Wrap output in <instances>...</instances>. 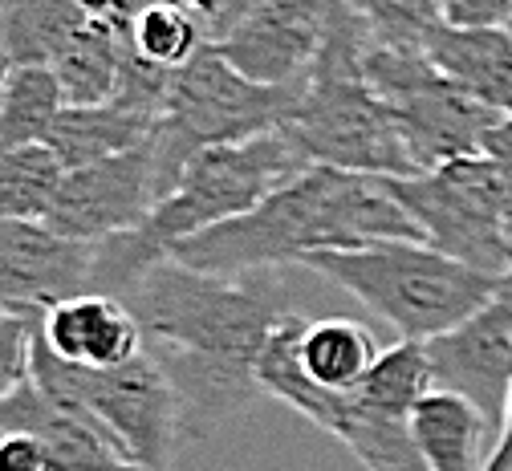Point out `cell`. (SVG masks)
<instances>
[{"instance_id":"6da1fadb","label":"cell","mask_w":512,"mask_h":471,"mask_svg":"<svg viewBox=\"0 0 512 471\" xmlns=\"http://www.w3.org/2000/svg\"><path fill=\"white\" fill-rule=\"evenodd\" d=\"M126 305L143 325V350L179 390L183 435H212L256 398V362L289 313L265 285L200 273L175 256L155 260Z\"/></svg>"},{"instance_id":"7a4b0ae2","label":"cell","mask_w":512,"mask_h":471,"mask_svg":"<svg viewBox=\"0 0 512 471\" xmlns=\"http://www.w3.org/2000/svg\"><path fill=\"white\" fill-rule=\"evenodd\" d=\"M374 240H423V232L382 179L313 163L265 204L183 240L171 256L200 273L252 277L326 248H362Z\"/></svg>"},{"instance_id":"3957f363","label":"cell","mask_w":512,"mask_h":471,"mask_svg":"<svg viewBox=\"0 0 512 471\" xmlns=\"http://www.w3.org/2000/svg\"><path fill=\"white\" fill-rule=\"evenodd\" d=\"M305 167L313 163L301 155L285 126L244 143H216L204 147L200 155H191L179 183L143 228L98 240L102 293L126 301V293L135 289V281L155 260L171 256L183 240L220 228L252 212L256 204H265L277 187L293 183Z\"/></svg>"},{"instance_id":"277c9868","label":"cell","mask_w":512,"mask_h":471,"mask_svg":"<svg viewBox=\"0 0 512 471\" xmlns=\"http://www.w3.org/2000/svg\"><path fill=\"white\" fill-rule=\"evenodd\" d=\"M330 33L301 98L285 122L293 143L309 163L358 171L374 179H411L423 175L391 106L374 94L362 74L366 29L350 0H326Z\"/></svg>"},{"instance_id":"5b68a950","label":"cell","mask_w":512,"mask_h":471,"mask_svg":"<svg viewBox=\"0 0 512 471\" xmlns=\"http://www.w3.org/2000/svg\"><path fill=\"white\" fill-rule=\"evenodd\" d=\"M317 277L346 289L399 342H435L468 321L496 289V277L431 248L427 240H374L362 248H326L301 260Z\"/></svg>"},{"instance_id":"8992f818","label":"cell","mask_w":512,"mask_h":471,"mask_svg":"<svg viewBox=\"0 0 512 471\" xmlns=\"http://www.w3.org/2000/svg\"><path fill=\"white\" fill-rule=\"evenodd\" d=\"M33 382L66 407H78L94 423H102L118 447L143 463L147 471H167L175 443L183 439V402L175 382L163 374V366L143 350L139 358L110 366V370H86L61 362L45 338L41 317L33 333Z\"/></svg>"},{"instance_id":"52a82bcc","label":"cell","mask_w":512,"mask_h":471,"mask_svg":"<svg viewBox=\"0 0 512 471\" xmlns=\"http://www.w3.org/2000/svg\"><path fill=\"white\" fill-rule=\"evenodd\" d=\"M297 98H301V86L252 82L208 45L196 61H187L183 70H175L167 118L155 130L167 187L179 183L191 155H200L204 147L244 143V139H256V134L281 130L289 122Z\"/></svg>"},{"instance_id":"ba28073f","label":"cell","mask_w":512,"mask_h":471,"mask_svg":"<svg viewBox=\"0 0 512 471\" xmlns=\"http://www.w3.org/2000/svg\"><path fill=\"white\" fill-rule=\"evenodd\" d=\"M423 240L488 277L512 273V187L488 155H468L411 179H382Z\"/></svg>"},{"instance_id":"9c48e42d","label":"cell","mask_w":512,"mask_h":471,"mask_svg":"<svg viewBox=\"0 0 512 471\" xmlns=\"http://www.w3.org/2000/svg\"><path fill=\"white\" fill-rule=\"evenodd\" d=\"M362 74L374 86V94L391 106L419 171L484 155L488 130L504 118L500 110L460 90L427 57V49L370 45L362 49Z\"/></svg>"},{"instance_id":"30bf717a","label":"cell","mask_w":512,"mask_h":471,"mask_svg":"<svg viewBox=\"0 0 512 471\" xmlns=\"http://www.w3.org/2000/svg\"><path fill=\"white\" fill-rule=\"evenodd\" d=\"M167 175L155 134L126 155L78 167L61 183L45 224L70 240H106L143 228L167 199Z\"/></svg>"},{"instance_id":"8fae6325","label":"cell","mask_w":512,"mask_h":471,"mask_svg":"<svg viewBox=\"0 0 512 471\" xmlns=\"http://www.w3.org/2000/svg\"><path fill=\"white\" fill-rule=\"evenodd\" d=\"M78 293H102L98 240H70L45 220H0V313H45Z\"/></svg>"},{"instance_id":"7c38bea8","label":"cell","mask_w":512,"mask_h":471,"mask_svg":"<svg viewBox=\"0 0 512 471\" xmlns=\"http://www.w3.org/2000/svg\"><path fill=\"white\" fill-rule=\"evenodd\" d=\"M330 33L326 0H261L212 45L228 65L265 86H305Z\"/></svg>"},{"instance_id":"4fadbf2b","label":"cell","mask_w":512,"mask_h":471,"mask_svg":"<svg viewBox=\"0 0 512 471\" xmlns=\"http://www.w3.org/2000/svg\"><path fill=\"white\" fill-rule=\"evenodd\" d=\"M435 386L472 398L480 415L500 431L512 394V273L496 277L492 297L452 333L427 342Z\"/></svg>"},{"instance_id":"5bb4252c","label":"cell","mask_w":512,"mask_h":471,"mask_svg":"<svg viewBox=\"0 0 512 471\" xmlns=\"http://www.w3.org/2000/svg\"><path fill=\"white\" fill-rule=\"evenodd\" d=\"M0 431H29L49 447L53 471H147L78 407L49 398L33 378L0 407Z\"/></svg>"},{"instance_id":"9a60e30c","label":"cell","mask_w":512,"mask_h":471,"mask_svg":"<svg viewBox=\"0 0 512 471\" xmlns=\"http://www.w3.org/2000/svg\"><path fill=\"white\" fill-rule=\"evenodd\" d=\"M45 346L70 366L110 370L143 354V325L135 309L110 293H78L41 313Z\"/></svg>"},{"instance_id":"2e32d148","label":"cell","mask_w":512,"mask_h":471,"mask_svg":"<svg viewBox=\"0 0 512 471\" xmlns=\"http://www.w3.org/2000/svg\"><path fill=\"white\" fill-rule=\"evenodd\" d=\"M427 57L468 90L476 102L512 114V33L508 29H452L435 25L427 37Z\"/></svg>"},{"instance_id":"e0dca14e","label":"cell","mask_w":512,"mask_h":471,"mask_svg":"<svg viewBox=\"0 0 512 471\" xmlns=\"http://www.w3.org/2000/svg\"><path fill=\"white\" fill-rule=\"evenodd\" d=\"M159 126H163V118H155L139 106H126L122 98H110L102 106H66L45 143L57 151L66 171H78V167H90V163L143 147Z\"/></svg>"},{"instance_id":"ac0fdd59","label":"cell","mask_w":512,"mask_h":471,"mask_svg":"<svg viewBox=\"0 0 512 471\" xmlns=\"http://www.w3.org/2000/svg\"><path fill=\"white\" fill-rule=\"evenodd\" d=\"M110 0H0V45L13 65H53Z\"/></svg>"},{"instance_id":"d6986e66","label":"cell","mask_w":512,"mask_h":471,"mask_svg":"<svg viewBox=\"0 0 512 471\" xmlns=\"http://www.w3.org/2000/svg\"><path fill=\"white\" fill-rule=\"evenodd\" d=\"M305 325L309 321L297 317L293 309L273 325L269 342L261 350V362H256V382H261V390H269L273 398H281L285 407L305 415L313 427L334 431L346 390H326V386H317L305 374V362H301V333H305Z\"/></svg>"},{"instance_id":"ffe728a7","label":"cell","mask_w":512,"mask_h":471,"mask_svg":"<svg viewBox=\"0 0 512 471\" xmlns=\"http://www.w3.org/2000/svg\"><path fill=\"white\" fill-rule=\"evenodd\" d=\"M419 451L431 471H484L480 439L492 427L472 398L435 386L411 415Z\"/></svg>"},{"instance_id":"44dd1931","label":"cell","mask_w":512,"mask_h":471,"mask_svg":"<svg viewBox=\"0 0 512 471\" xmlns=\"http://www.w3.org/2000/svg\"><path fill=\"white\" fill-rule=\"evenodd\" d=\"M330 435L342 439L366 471H431L423 451H419L411 415L378 411L366 398H358L354 390H346L338 423Z\"/></svg>"},{"instance_id":"7402d4cb","label":"cell","mask_w":512,"mask_h":471,"mask_svg":"<svg viewBox=\"0 0 512 471\" xmlns=\"http://www.w3.org/2000/svg\"><path fill=\"white\" fill-rule=\"evenodd\" d=\"M378 354L382 350L374 346V333L354 317H322L309 321L301 333L305 374L326 390H354Z\"/></svg>"},{"instance_id":"603a6c76","label":"cell","mask_w":512,"mask_h":471,"mask_svg":"<svg viewBox=\"0 0 512 471\" xmlns=\"http://www.w3.org/2000/svg\"><path fill=\"white\" fill-rule=\"evenodd\" d=\"M66 106L70 102L53 65H13L5 94H0V151L45 143Z\"/></svg>"},{"instance_id":"cb8c5ba5","label":"cell","mask_w":512,"mask_h":471,"mask_svg":"<svg viewBox=\"0 0 512 471\" xmlns=\"http://www.w3.org/2000/svg\"><path fill=\"white\" fill-rule=\"evenodd\" d=\"M66 175L49 143L0 151V220H45Z\"/></svg>"},{"instance_id":"d4e9b609","label":"cell","mask_w":512,"mask_h":471,"mask_svg":"<svg viewBox=\"0 0 512 471\" xmlns=\"http://www.w3.org/2000/svg\"><path fill=\"white\" fill-rule=\"evenodd\" d=\"M126 45H131V53L147 65H159V70H183L187 61H196L208 49V29H204L200 13L171 5V0H155V5H143L131 17Z\"/></svg>"},{"instance_id":"484cf974","label":"cell","mask_w":512,"mask_h":471,"mask_svg":"<svg viewBox=\"0 0 512 471\" xmlns=\"http://www.w3.org/2000/svg\"><path fill=\"white\" fill-rule=\"evenodd\" d=\"M435 390V370L427 342H395L387 346L370 374L354 386L358 398H366L378 411H395V415H415V407Z\"/></svg>"},{"instance_id":"4316f807","label":"cell","mask_w":512,"mask_h":471,"mask_svg":"<svg viewBox=\"0 0 512 471\" xmlns=\"http://www.w3.org/2000/svg\"><path fill=\"white\" fill-rule=\"evenodd\" d=\"M366 29L370 45H399V49H423L431 29L439 21V0H350Z\"/></svg>"},{"instance_id":"83f0119b","label":"cell","mask_w":512,"mask_h":471,"mask_svg":"<svg viewBox=\"0 0 512 471\" xmlns=\"http://www.w3.org/2000/svg\"><path fill=\"white\" fill-rule=\"evenodd\" d=\"M41 313H0V407L33 378V333Z\"/></svg>"},{"instance_id":"f1b7e54d","label":"cell","mask_w":512,"mask_h":471,"mask_svg":"<svg viewBox=\"0 0 512 471\" xmlns=\"http://www.w3.org/2000/svg\"><path fill=\"white\" fill-rule=\"evenodd\" d=\"M439 21L452 29H508L512 0H439Z\"/></svg>"},{"instance_id":"f546056e","label":"cell","mask_w":512,"mask_h":471,"mask_svg":"<svg viewBox=\"0 0 512 471\" xmlns=\"http://www.w3.org/2000/svg\"><path fill=\"white\" fill-rule=\"evenodd\" d=\"M0 471H53L49 447L29 431H0Z\"/></svg>"},{"instance_id":"4dcf8cb0","label":"cell","mask_w":512,"mask_h":471,"mask_svg":"<svg viewBox=\"0 0 512 471\" xmlns=\"http://www.w3.org/2000/svg\"><path fill=\"white\" fill-rule=\"evenodd\" d=\"M484 155L504 171L508 187H512V114H504L492 130H488V139H484Z\"/></svg>"},{"instance_id":"1f68e13d","label":"cell","mask_w":512,"mask_h":471,"mask_svg":"<svg viewBox=\"0 0 512 471\" xmlns=\"http://www.w3.org/2000/svg\"><path fill=\"white\" fill-rule=\"evenodd\" d=\"M508 459H512V394H508V407H504L496 443H492V451H488V459H484V471H500Z\"/></svg>"},{"instance_id":"d6a6232c","label":"cell","mask_w":512,"mask_h":471,"mask_svg":"<svg viewBox=\"0 0 512 471\" xmlns=\"http://www.w3.org/2000/svg\"><path fill=\"white\" fill-rule=\"evenodd\" d=\"M252 5H261V0H236V5H232V13H228V25H224V33H228V29L236 25V17H240V13H248ZM224 33H220V37H224Z\"/></svg>"},{"instance_id":"836d02e7","label":"cell","mask_w":512,"mask_h":471,"mask_svg":"<svg viewBox=\"0 0 512 471\" xmlns=\"http://www.w3.org/2000/svg\"><path fill=\"white\" fill-rule=\"evenodd\" d=\"M9 74H13V57L5 53V45H0V94H5V82H9Z\"/></svg>"},{"instance_id":"e575fe53","label":"cell","mask_w":512,"mask_h":471,"mask_svg":"<svg viewBox=\"0 0 512 471\" xmlns=\"http://www.w3.org/2000/svg\"><path fill=\"white\" fill-rule=\"evenodd\" d=\"M508 33H512V25H508Z\"/></svg>"}]
</instances>
